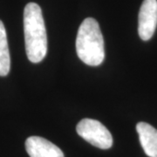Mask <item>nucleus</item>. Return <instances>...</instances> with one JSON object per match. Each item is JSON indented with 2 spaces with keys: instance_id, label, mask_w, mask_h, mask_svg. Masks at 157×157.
<instances>
[{
  "instance_id": "f257e3e1",
  "label": "nucleus",
  "mask_w": 157,
  "mask_h": 157,
  "mask_svg": "<svg viewBox=\"0 0 157 157\" xmlns=\"http://www.w3.org/2000/svg\"><path fill=\"white\" fill-rule=\"evenodd\" d=\"M24 33L28 59L39 63L47 52V35L41 8L36 3H29L24 10Z\"/></svg>"
},
{
  "instance_id": "f03ea898",
  "label": "nucleus",
  "mask_w": 157,
  "mask_h": 157,
  "mask_svg": "<svg viewBox=\"0 0 157 157\" xmlns=\"http://www.w3.org/2000/svg\"><path fill=\"white\" fill-rule=\"evenodd\" d=\"M76 51L79 59L91 67L100 66L104 60V39L94 18L87 17L81 23L76 39Z\"/></svg>"
},
{
  "instance_id": "7ed1b4c3",
  "label": "nucleus",
  "mask_w": 157,
  "mask_h": 157,
  "mask_svg": "<svg viewBox=\"0 0 157 157\" xmlns=\"http://www.w3.org/2000/svg\"><path fill=\"white\" fill-rule=\"evenodd\" d=\"M78 135L93 146L108 149L113 146V137L108 129L99 121L83 119L76 127Z\"/></svg>"
},
{
  "instance_id": "20e7f679",
  "label": "nucleus",
  "mask_w": 157,
  "mask_h": 157,
  "mask_svg": "<svg viewBox=\"0 0 157 157\" xmlns=\"http://www.w3.org/2000/svg\"><path fill=\"white\" fill-rule=\"evenodd\" d=\"M157 25V0H144L138 18V33L144 41L153 37Z\"/></svg>"
},
{
  "instance_id": "39448f33",
  "label": "nucleus",
  "mask_w": 157,
  "mask_h": 157,
  "mask_svg": "<svg viewBox=\"0 0 157 157\" xmlns=\"http://www.w3.org/2000/svg\"><path fill=\"white\" fill-rule=\"evenodd\" d=\"M25 149L30 157H64V154L59 147L39 136L27 138Z\"/></svg>"
},
{
  "instance_id": "423d86ee",
  "label": "nucleus",
  "mask_w": 157,
  "mask_h": 157,
  "mask_svg": "<svg viewBox=\"0 0 157 157\" xmlns=\"http://www.w3.org/2000/svg\"><path fill=\"white\" fill-rule=\"evenodd\" d=\"M136 130L145 154L149 157H157V129L146 122H139Z\"/></svg>"
},
{
  "instance_id": "0eeeda50",
  "label": "nucleus",
  "mask_w": 157,
  "mask_h": 157,
  "mask_svg": "<svg viewBox=\"0 0 157 157\" xmlns=\"http://www.w3.org/2000/svg\"><path fill=\"white\" fill-rule=\"evenodd\" d=\"M11 68V58L5 25L0 20V76H6Z\"/></svg>"
}]
</instances>
